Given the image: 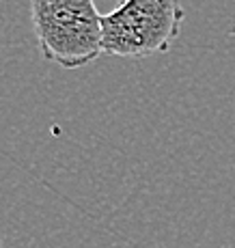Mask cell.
Masks as SVG:
<instances>
[{"instance_id": "cell-1", "label": "cell", "mask_w": 235, "mask_h": 248, "mask_svg": "<svg viewBox=\"0 0 235 248\" xmlns=\"http://www.w3.org/2000/svg\"><path fill=\"white\" fill-rule=\"evenodd\" d=\"M31 20L47 63L78 69L104 54L95 0H31Z\"/></svg>"}, {"instance_id": "cell-2", "label": "cell", "mask_w": 235, "mask_h": 248, "mask_svg": "<svg viewBox=\"0 0 235 248\" xmlns=\"http://www.w3.org/2000/svg\"><path fill=\"white\" fill-rule=\"evenodd\" d=\"M184 17L179 0H123L102 16V50L123 59L166 52L179 35Z\"/></svg>"}]
</instances>
